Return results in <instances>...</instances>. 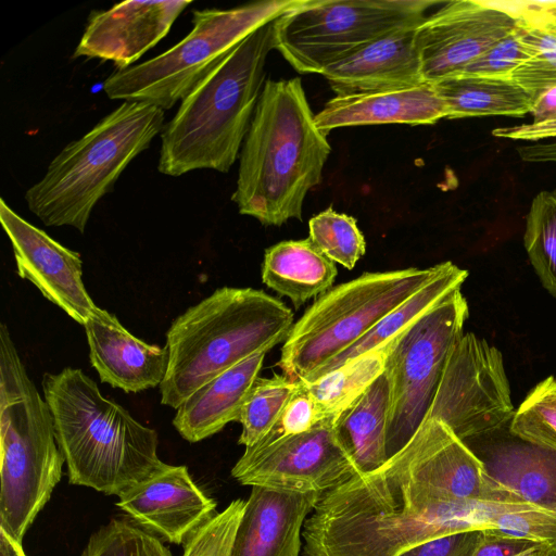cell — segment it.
Here are the masks:
<instances>
[{
    "label": "cell",
    "mask_w": 556,
    "mask_h": 556,
    "mask_svg": "<svg viewBox=\"0 0 556 556\" xmlns=\"http://www.w3.org/2000/svg\"><path fill=\"white\" fill-rule=\"evenodd\" d=\"M513 503L447 425L426 417L379 468L325 492L306 519L301 556H397L425 542L493 530Z\"/></svg>",
    "instance_id": "6da1fadb"
},
{
    "label": "cell",
    "mask_w": 556,
    "mask_h": 556,
    "mask_svg": "<svg viewBox=\"0 0 556 556\" xmlns=\"http://www.w3.org/2000/svg\"><path fill=\"white\" fill-rule=\"evenodd\" d=\"M330 151L301 79H267L240 151L231 200L240 214L265 226L301 220Z\"/></svg>",
    "instance_id": "7a4b0ae2"
},
{
    "label": "cell",
    "mask_w": 556,
    "mask_h": 556,
    "mask_svg": "<svg viewBox=\"0 0 556 556\" xmlns=\"http://www.w3.org/2000/svg\"><path fill=\"white\" fill-rule=\"evenodd\" d=\"M273 49L274 21L233 47L181 100L161 132V174L230 169L267 80L265 65Z\"/></svg>",
    "instance_id": "3957f363"
},
{
    "label": "cell",
    "mask_w": 556,
    "mask_h": 556,
    "mask_svg": "<svg viewBox=\"0 0 556 556\" xmlns=\"http://www.w3.org/2000/svg\"><path fill=\"white\" fill-rule=\"evenodd\" d=\"M41 386L71 484L119 496L165 464L156 431L106 399L81 369L46 372Z\"/></svg>",
    "instance_id": "277c9868"
},
{
    "label": "cell",
    "mask_w": 556,
    "mask_h": 556,
    "mask_svg": "<svg viewBox=\"0 0 556 556\" xmlns=\"http://www.w3.org/2000/svg\"><path fill=\"white\" fill-rule=\"evenodd\" d=\"M292 311L253 288L223 287L173 320L161 403L177 409L203 384L248 357L285 341Z\"/></svg>",
    "instance_id": "5b68a950"
},
{
    "label": "cell",
    "mask_w": 556,
    "mask_h": 556,
    "mask_svg": "<svg viewBox=\"0 0 556 556\" xmlns=\"http://www.w3.org/2000/svg\"><path fill=\"white\" fill-rule=\"evenodd\" d=\"M164 113L150 103L124 101L51 161L25 193L29 211L46 226H70L83 233L96 204L162 132Z\"/></svg>",
    "instance_id": "8992f818"
},
{
    "label": "cell",
    "mask_w": 556,
    "mask_h": 556,
    "mask_svg": "<svg viewBox=\"0 0 556 556\" xmlns=\"http://www.w3.org/2000/svg\"><path fill=\"white\" fill-rule=\"evenodd\" d=\"M0 528L22 542L60 482L65 459L48 403L0 325Z\"/></svg>",
    "instance_id": "52a82bcc"
},
{
    "label": "cell",
    "mask_w": 556,
    "mask_h": 556,
    "mask_svg": "<svg viewBox=\"0 0 556 556\" xmlns=\"http://www.w3.org/2000/svg\"><path fill=\"white\" fill-rule=\"evenodd\" d=\"M440 269L441 263L428 268L364 273L332 287L293 324L277 366L289 379L304 381L359 341Z\"/></svg>",
    "instance_id": "ba28073f"
},
{
    "label": "cell",
    "mask_w": 556,
    "mask_h": 556,
    "mask_svg": "<svg viewBox=\"0 0 556 556\" xmlns=\"http://www.w3.org/2000/svg\"><path fill=\"white\" fill-rule=\"evenodd\" d=\"M296 0L252 2L231 9L193 10L192 29L165 52L116 70L102 84L111 100L172 109L233 47L294 5Z\"/></svg>",
    "instance_id": "9c48e42d"
},
{
    "label": "cell",
    "mask_w": 556,
    "mask_h": 556,
    "mask_svg": "<svg viewBox=\"0 0 556 556\" xmlns=\"http://www.w3.org/2000/svg\"><path fill=\"white\" fill-rule=\"evenodd\" d=\"M433 0H296L274 20V42L299 73L323 72L371 41L419 24Z\"/></svg>",
    "instance_id": "30bf717a"
},
{
    "label": "cell",
    "mask_w": 556,
    "mask_h": 556,
    "mask_svg": "<svg viewBox=\"0 0 556 556\" xmlns=\"http://www.w3.org/2000/svg\"><path fill=\"white\" fill-rule=\"evenodd\" d=\"M468 316L467 300L460 288L456 289L387 344L383 372L390 388L389 458L404 447L424 421Z\"/></svg>",
    "instance_id": "8fae6325"
},
{
    "label": "cell",
    "mask_w": 556,
    "mask_h": 556,
    "mask_svg": "<svg viewBox=\"0 0 556 556\" xmlns=\"http://www.w3.org/2000/svg\"><path fill=\"white\" fill-rule=\"evenodd\" d=\"M515 412L502 353L475 333H463L426 417L440 419L467 442L509 427Z\"/></svg>",
    "instance_id": "7c38bea8"
},
{
    "label": "cell",
    "mask_w": 556,
    "mask_h": 556,
    "mask_svg": "<svg viewBox=\"0 0 556 556\" xmlns=\"http://www.w3.org/2000/svg\"><path fill=\"white\" fill-rule=\"evenodd\" d=\"M330 415L306 432L245 447L231 469L241 484L293 493H325L358 472Z\"/></svg>",
    "instance_id": "4fadbf2b"
},
{
    "label": "cell",
    "mask_w": 556,
    "mask_h": 556,
    "mask_svg": "<svg viewBox=\"0 0 556 556\" xmlns=\"http://www.w3.org/2000/svg\"><path fill=\"white\" fill-rule=\"evenodd\" d=\"M520 22L513 2L446 1L416 27L424 80L434 84L465 68Z\"/></svg>",
    "instance_id": "5bb4252c"
},
{
    "label": "cell",
    "mask_w": 556,
    "mask_h": 556,
    "mask_svg": "<svg viewBox=\"0 0 556 556\" xmlns=\"http://www.w3.org/2000/svg\"><path fill=\"white\" fill-rule=\"evenodd\" d=\"M0 222L12 243L18 276L84 326L98 306L84 286L80 254L25 220L2 198Z\"/></svg>",
    "instance_id": "9a60e30c"
},
{
    "label": "cell",
    "mask_w": 556,
    "mask_h": 556,
    "mask_svg": "<svg viewBox=\"0 0 556 556\" xmlns=\"http://www.w3.org/2000/svg\"><path fill=\"white\" fill-rule=\"evenodd\" d=\"M116 505L174 544H185L217 514L216 502L193 482L188 468L167 464L121 494Z\"/></svg>",
    "instance_id": "2e32d148"
},
{
    "label": "cell",
    "mask_w": 556,
    "mask_h": 556,
    "mask_svg": "<svg viewBox=\"0 0 556 556\" xmlns=\"http://www.w3.org/2000/svg\"><path fill=\"white\" fill-rule=\"evenodd\" d=\"M191 3L129 0L92 11L73 56L111 61L116 70L130 67L168 34Z\"/></svg>",
    "instance_id": "e0dca14e"
},
{
    "label": "cell",
    "mask_w": 556,
    "mask_h": 556,
    "mask_svg": "<svg viewBox=\"0 0 556 556\" xmlns=\"http://www.w3.org/2000/svg\"><path fill=\"white\" fill-rule=\"evenodd\" d=\"M465 443L500 488L556 514V452L515 435L509 427Z\"/></svg>",
    "instance_id": "ac0fdd59"
},
{
    "label": "cell",
    "mask_w": 556,
    "mask_h": 556,
    "mask_svg": "<svg viewBox=\"0 0 556 556\" xmlns=\"http://www.w3.org/2000/svg\"><path fill=\"white\" fill-rule=\"evenodd\" d=\"M84 327L90 363L101 382L127 393L161 386L169 358L166 345L162 348L136 338L114 314L100 307Z\"/></svg>",
    "instance_id": "d6986e66"
},
{
    "label": "cell",
    "mask_w": 556,
    "mask_h": 556,
    "mask_svg": "<svg viewBox=\"0 0 556 556\" xmlns=\"http://www.w3.org/2000/svg\"><path fill=\"white\" fill-rule=\"evenodd\" d=\"M320 496L252 486L231 556H301L303 527Z\"/></svg>",
    "instance_id": "ffe728a7"
},
{
    "label": "cell",
    "mask_w": 556,
    "mask_h": 556,
    "mask_svg": "<svg viewBox=\"0 0 556 556\" xmlns=\"http://www.w3.org/2000/svg\"><path fill=\"white\" fill-rule=\"evenodd\" d=\"M416 25L393 30L323 72L337 96L426 84L415 42Z\"/></svg>",
    "instance_id": "44dd1931"
},
{
    "label": "cell",
    "mask_w": 556,
    "mask_h": 556,
    "mask_svg": "<svg viewBox=\"0 0 556 556\" xmlns=\"http://www.w3.org/2000/svg\"><path fill=\"white\" fill-rule=\"evenodd\" d=\"M444 100L432 84L387 89L350 96H336L315 114L317 127L330 130L362 125H431L447 118Z\"/></svg>",
    "instance_id": "7402d4cb"
},
{
    "label": "cell",
    "mask_w": 556,
    "mask_h": 556,
    "mask_svg": "<svg viewBox=\"0 0 556 556\" xmlns=\"http://www.w3.org/2000/svg\"><path fill=\"white\" fill-rule=\"evenodd\" d=\"M267 352L256 353L194 391L176 410L173 425L195 443L238 421L245 396L261 371Z\"/></svg>",
    "instance_id": "603a6c76"
},
{
    "label": "cell",
    "mask_w": 556,
    "mask_h": 556,
    "mask_svg": "<svg viewBox=\"0 0 556 556\" xmlns=\"http://www.w3.org/2000/svg\"><path fill=\"white\" fill-rule=\"evenodd\" d=\"M338 269L311 241L287 240L264 252L262 280L299 309L308 300L332 288Z\"/></svg>",
    "instance_id": "cb8c5ba5"
},
{
    "label": "cell",
    "mask_w": 556,
    "mask_h": 556,
    "mask_svg": "<svg viewBox=\"0 0 556 556\" xmlns=\"http://www.w3.org/2000/svg\"><path fill=\"white\" fill-rule=\"evenodd\" d=\"M389 402V381L382 371L337 417V434L359 473L372 471L389 459L387 454Z\"/></svg>",
    "instance_id": "d4e9b609"
},
{
    "label": "cell",
    "mask_w": 556,
    "mask_h": 556,
    "mask_svg": "<svg viewBox=\"0 0 556 556\" xmlns=\"http://www.w3.org/2000/svg\"><path fill=\"white\" fill-rule=\"evenodd\" d=\"M467 277L468 271L454 263L450 261L441 263L440 271L432 279L386 315L354 345L301 382H313L366 353L383 348L446 295L462 288Z\"/></svg>",
    "instance_id": "484cf974"
},
{
    "label": "cell",
    "mask_w": 556,
    "mask_h": 556,
    "mask_svg": "<svg viewBox=\"0 0 556 556\" xmlns=\"http://www.w3.org/2000/svg\"><path fill=\"white\" fill-rule=\"evenodd\" d=\"M444 100L447 118L504 115L521 117L531 113L534 93L511 78L459 74L432 84Z\"/></svg>",
    "instance_id": "4316f807"
},
{
    "label": "cell",
    "mask_w": 556,
    "mask_h": 556,
    "mask_svg": "<svg viewBox=\"0 0 556 556\" xmlns=\"http://www.w3.org/2000/svg\"><path fill=\"white\" fill-rule=\"evenodd\" d=\"M513 4L523 24L531 58L511 79L533 93L556 86V22L535 10L530 1Z\"/></svg>",
    "instance_id": "83f0119b"
},
{
    "label": "cell",
    "mask_w": 556,
    "mask_h": 556,
    "mask_svg": "<svg viewBox=\"0 0 556 556\" xmlns=\"http://www.w3.org/2000/svg\"><path fill=\"white\" fill-rule=\"evenodd\" d=\"M388 345L366 353L313 382H302L328 415H339L382 371Z\"/></svg>",
    "instance_id": "f1b7e54d"
},
{
    "label": "cell",
    "mask_w": 556,
    "mask_h": 556,
    "mask_svg": "<svg viewBox=\"0 0 556 556\" xmlns=\"http://www.w3.org/2000/svg\"><path fill=\"white\" fill-rule=\"evenodd\" d=\"M299 388L300 381L291 380L283 374H275L268 378L257 377L240 412L238 422L242 430L238 443L249 447L263 439Z\"/></svg>",
    "instance_id": "f546056e"
},
{
    "label": "cell",
    "mask_w": 556,
    "mask_h": 556,
    "mask_svg": "<svg viewBox=\"0 0 556 556\" xmlns=\"http://www.w3.org/2000/svg\"><path fill=\"white\" fill-rule=\"evenodd\" d=\"M523 244L542 286L556 299V190H543L533 198Z\"/></svg>",
    "instance_id": "4dcf8cb0"
},
{
    "label": "cell",
    "mask_w": 556,
    "mask_h": 556,
    "mask_svg": "<svg viewBox=\"0 0 556 556\" xmlns=\"http://www.w3.org/2000/svg\"><path fill=\"white\" fill-rule=\"evenodd\" d=\"M309 239L329 260L354 268L366 252V241L356 219L329 207L313 216L308 223Z\"/></svg>",
    "instance_id": "1f68e13d"
},
{
    "label": "cell",
    "mask_w": 556,
    "mask_h": 556,
    "mask_svg": "<svg viewBox=\"0 0 556 556\" xmlns=\"http://www.w3.org/2000/svg\"><path fill=\"white\" fill-rule=\"evenodd\" d=\"M81 556H173L152 532L129 516L112 518L89 539Z\"/></svg>",
    "instance_id": "d6a6232c"
},
{
    "label": "cell",
    "mask_w": 556,
    "mask_h": 556,
    "mask_svg": "<svg viewBox=\"0 0 556 556\" xmlns=\"http://www.w3.org/2000/svg\"><path fill=\"white\" fill-rule=\"evenodd\" d=\"M515 435L556 452V379L549 376L525 397L510 421Z\"/></svg>",
    "instance_id": "836d02e7"
},
{
    "label": "cell",
    "mask_w": 556,
    "mask_h": 556,
    "mask_svg": "<svg viewBox=\"0 0 556 556\" xmlns=\"http://www.w3.org/2000/svg\"><path fill=\"white\" fill-rule=\"evenodd\" d=\"M244 507L245 501L238 498L217 513L184 544L182 556H231Z\"/></svg>",
    "instance_id": "e575fe53"
},
{
    "label": "cell",
    "mask_w": 556,
    "mask_h": 556,
    "mask_svg": "<svg viewBox=\"0 0 556 556\" xmlns=\"http://www.w3.org/2000/svg\"><path fill=\"white\" fill-rule=\"evenodd\" d=\"M530 58L531 51L525 40V27L520 20L519 24L510 33L491 46L468 65L462 74L492 78H511L515 71Z\"/></svg>",
    "instance_id": "d590c367"
},
{
    "label": "cell",
    "mask_w": 556,
    "mask_h": 556,
    "mask_svg": "<svg viewBox=\"0 0 556 556\" xmlns=\"http://www.w3.org/2000/svg\"><path fill=\"white\" fill-rule=\"evenodd\" d=\"M321 405L312 396L300 381V388L291 397L279 419L270 431L255 444H267L274 441L300 434L315 427L328 417Z\"/></svg>",
    "instance_id": "8d00e7d4"
},
{
    "label": "cell",
    "mask_w": 556,
    "mask_h": 556,
    "mask_svg": "<svg viewBox=\"0 0 556 556\" xmlns=\"http://www.w3.org/2000/svg\"><path fill=\"white\" fill-rule=\"evenodd\" d=\"M483 531H465L416 545L397 556H473Z\"/></svg>",
    "instance_id": "74e56055"
},
{
    "label": "cell",
    "mask_w": 556,
    "mask_h": 556,
    "mask_svg": "<svg viewBox=\"0 0 556 556\" xmlns=\"http://www.w3.org/2000/svg\"><path fill=\"white\" fill-rule=\"evenodd\" d=\"M473 556H548V552L532 541L484 532Z\"/></svg>",
    "instance_id": "f35d334b"
},
{
    "label": "cell",
    "mask_w": 556,
    "mask_h": 556,
    "mask_svg": "<svg viewBox=\"0 0 556 556\" xmlns=\"http://www.w3.org/2000/svg\"><path fill=\"white\" fill-rule=\"evenodd\" d=\"M493 135L515 140L532 141L556 138V123H532L515 127L496 128L493 130Z\"/></svg>",
    "instance_id": "ab89813d"
},
{
    "label": "cell",
    "mask_w": 556,
    "mask_h": 556,
    "mask_svg": "<svg viewBox=\"0 0 556 556\" xmlns=\"http://www.w3.org/2000/svg\"><path fill=\"white\" fill-rule=\"evenodd\" d=\"M534 124L556 123V86L545 88L534 93L531 113Z\"/></svg>",
    "instance_id": "60d3db41"
},
{
    "label": "cell",
    "mask_w": 556,
    "mask_h": 556,
    "mask_svg": "<svg viewBox=\"0 0 556 556\" xmlns=\"http://www.w3.org/2000/svg\"><path fill=\"white\" fill-rule=\"evenodd\" d=\"M517 152L525 162L556 164V140L519 146Z\"/></svg>",
    "instance_id": "b9f144b4"
},
{
    "label": "cell",
    "mask_w": 556,
    "mask_h": 556,
    "mask_svg": "<svg viewBox=\"0 0 556 556\" xmlns=\"http://www.w3.org/2000/svg\"><path fill=\"white\" fill-rule=\"evenodd\" d=\"M0 556H26L22 542L0 528Z\"/></svg>",
    "instance_id": "7bdbcfd3"
}]
</instances>
